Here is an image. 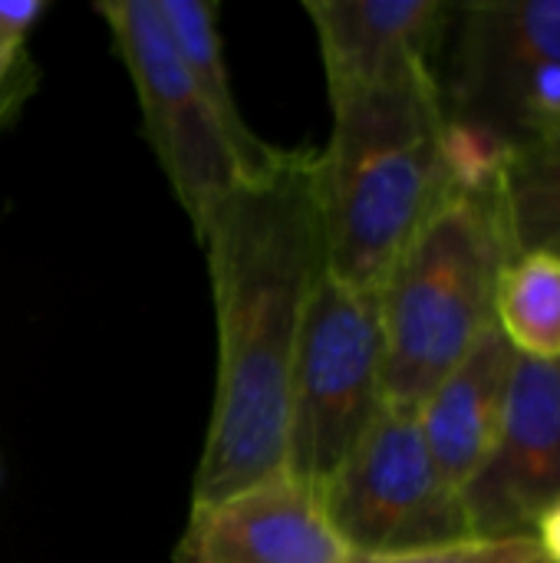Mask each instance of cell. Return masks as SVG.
Returning <instances> with one entry per match:
<instances>
[{"label": "cell", "instance_id": "1", "mask_svg": "<svg viewBox=\"0 0 560 563\" xmlns=\"http://www.w3.org/2000/svg\"><path fill=\"white\" fill-rule=\"evenodd\" d=\"M208 247L218 379L191 508L284 472L287 393L307 300L327 274L317 152L274 148L215 208Z\"/></svg>", "mask_w": 560, "mask_h": 563}, {"label": "cell", "instance_id": "2", "mask_svg": "<svg viewBox=\"0 0 560 563\" xmlns=\"http://www.w3.org/2000/svg\"><path fill=\"white\" fill-rule=\"evenodd\" d=\"M330 102L333 132L317 152L327 274L380 294L389 267L446 195L442 86L432 66H419Z\"/></svg>", "mask_w": 560, "mask_h": 563}, {"label": "cell", "instance_id": "3", "mask_svg": "<svg viewBox=\"0 0 560 563\" xmlns=\"http://www.w3.org/2000/svg\"><path fill=\"white\" fill-rule=\"evenodd\" d=\"M508 261L498 195L446 191L376 294L389 402L419 409L495 323V284Z\"/></svg>", "mask_w": 560, "mask_h": 563}, {"label": "cell", "instance_id": "4", "mask_svg": "<svg viewBox=\"0 0 560 563\" xmlns=\"http://www.w3.org/2000/svg\"><path fill=\"white\" fill-rule=\"evenodd\" d=\"M383 402L380 297L323 274L294 353L284 472L323 495Z\"/></svg>", "mask_w": 560, "mask_h": 563}, {"label": "cell", "instance_id": "5", "mask_svg": "<svg viewBox=\"0 0 560 563\" xmlns=\"http://www.w3.org/2000/svg\"><path fill=\"white\" fill-rule=\"evenodd\" d=\"M109 36L129 69L139 96L145 135L158 155L168 185L185 208L195 238H201L215 208L234 185L261 168L218 122L185 59L178 56L155 0H106L96 3Z\"/></svg>", "mask_w": 560, "mask_h": 563}, {"label": "cell", "instance_id": "6", "mask_svg": "<svg viewBox=\"0 0 560 563\" xmlns=\"http://www.w3.org/2000/svg\"><path fill=\"white\" fill-rule=\"evenodd\" d=\"M320 501L356 558L409 554L472 538L462 495L429 455L419 409L389 399Z\"/></svg>", "mask_w": 560, "mask_h": 563}, {"label": "cell", "instance_id": "7", "mask_svg": "<svg viewBox=\"0 0 560 563\" xmlns=\"http://www.w3.org/2000/svg\"><path fill=\"white\" fill-rule=\"evenodd\" d=\"M459 33L442 102L515 142L560 135V0L472 3Z\"/></svg>", "mask_w": 560, "mask_h": 563}, {"label": "cell", "instance_id": "8", "mask_svg": "<svg viewBox=\"0 0 560 563\" xmlns=\"http://www.w3.org/2000/svg\"><path fill=\"white\" fill-rule=\"evenodd\" d=\"M560 498V363L515 360L488 459L462 488L472 538L531 534Z\"/></svg>", "mask_w": 560, "mask_h": 563}, {"label": "cell", "instance_id": "9", "mask_svg": "<svg viewBox=\"0 0 560 563\" xmlns=\"http://www.w3.org/2000/svg\"><path fill=\"white\" fill-rule=\"evenodd\" d=\"M320 495L277 472L215 505L191 508L175 563H353Z\"/></svg>", "mask_w": 560, "mask_h": 563}, {"label": "cell", "instance_id": "10", "mask_svg": "<svg viewBox=\"0 0 560 563\" xmlns=\"http://www.w3.org/2000/svg\"><path fill=\"white\" fill-rule=\"evenodd\" d=\"M330 99L432 66L455 7L439 0H307Z\"/></svg>", "mask_w": 560, "mask_h": 563}, {"label": "cell", "instance_id": "11", "mask_svg": "<svg viewBox=\"0 0 560 563\" xmlns=\"http://www.w3.org/2000/svg\"><path fill=\"white\" fill-rule=\"evenodd\" d=\"M515 360L518 353L498 323H492L419 402V429L429 455L459 495L495 445Z\"/></svg>", "mask_w": 560, "mask_h": 563}, {"label": "cell", "instance_id": "12", "mask_svg": "<svg viewBox=\"0 0 560 563\" xmlns=\"http://www.w3.org/2000/svg\"><path fill=\"white\" fill-rule=\"evenodd\" d=\"M498 218L512 257L538 251L560 257V135L515 145L498 188Z\"/></svg>", "mask_w": 560, "mask_h": 563}, {"label": "cell", "instance_id": "13", "mask_svg": "<svg viewBox=\"0 0 560 563\" xmlns=\"http://www.w3.org/2000/svg\"><path fill=\"white\" fill-rule=\"evenodd\" d=\"M158 13L168 26V36L185 59L188 73L195 76L198 89L205 92L208 106L215 109L218 122L224 132L234 139V145L254 162H267L277 145H267L264 139L254 135L248 125L234 89L228 76V59H224V43H221V26H218V3L211 0H155Z\"/></svg>", "mask_w": 560, "mask_h": 563}, {"label": "cell", "instance_id": "14", "mask_svg": "<svg viewBox=\"0 0 560 563\" xmlns=\"http://www.w3.org/2000/svg\"><path fill=\"white\" fill-rule=\"evenodd\" d=\"M495 323L525 360L560 363V257H512L495 284Z\"/></svg>", "mask_w": 560, "mask_h": 563}, {"label": "cell", "instance_id": "15", "mask_svg": "<svg viewBox=\"0 0 560 563\" xmlns=\"http://www.w3.org/2000/svg\"><path fill=\"white\" fill-rule=\"evenodd\" d=\"M515 139L482 119L459 115L446 109L439 135V162L446 191L495 198L505 178V168L515 155Z\"/></svg>", "mask_w": 560, "mask_h": 563}, {"label": "cell", "instance_id": "16", "mask_svg": "<svg viewBox=\"0 0 560 563\" xmlns=\"http://www.w3.org/2000/svg\"><path fill=\"white\" fill-rule=\"evenodd\" d=\"M46 10V0H0V129L33 92L36 69L26 43Z\"/></svg>", "mask_w": 560, "mask_h": 563}, {"label": "cell", "instance_id": "17", "mask_svg": "<svg viewBox=\"0 0 560 563\" xmlns=\"http://www.w3.org/2000/svg\"><path fill=\"white\" fill-rule=\"evenodd\" d=\"M353 563H551L531 534L505 538H462L452 544L389 554V558H356Z\"/></svg>", "mask_w": 560, "mask_h": 563}, {"label": "cell", "instance_id": "18", "mask_svg": "<svg viewBox=\"0 0 560 563\" xmlns=\"http://www.w3.org/2000/svg\"><path fill=\"white\" fill-rule=\"evenodd\" d=\"M531 538L538 541V548L545 551L548 561L560 563V498L558 501H551V505L538 515V521H535V528H531Z\"/></svg>", "mask_w": 560, "mask_h": 563}]
</instances>
